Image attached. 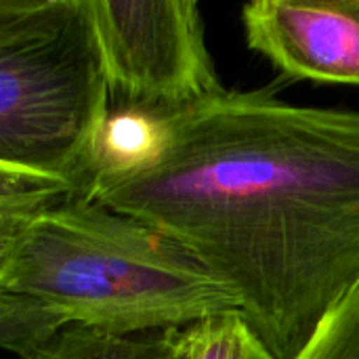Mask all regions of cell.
<instances>
[{
  "label": "cell",
  "instance_id": "1",
  "mask_svg": "<svg viewBox=\"0 0 359 359\" xmlns=\"http://www.w3.org/2000/svg\"><path fill=\"white\" fill-rule=\"evenodd\" d=\"M187 248L278 359L359 284V111L221 90L86 194Z\"/></svg>",
  "mask_w": 359,
  "mask_h": 359
},
{
  "label": "cell",
  "instance_id": "2",
  "mask_svg": "<svg viewBox=\"0 0 359 359\" xmlns=\"http://www.w3.org/2000/svg\"><path fill=\"white\" fill-rule=\"evenodd\" d=\"M2 294L109 334L187 328L238 309L187 248L88 196L32 212Z\"/></svg>",
  "mask_w": 359,
  "mask_h": 359
},
{
  "label": "cell",
  "instance_id": "3",
  "mask_svg": "<svg viewBox=\"0 0 359 359\" xmlns=\"http://www.w3.org/2000/svg\"><path fill=\"white\" fill-rule=\"evenodd\" d=\"M109 114L84 0L0 44V166L72 181L86 196Z\"/></svg>",
  "mask_w": 359,
  "mask_h": 359
},
{
  "label": "cell",
  "instance_id": "4",
  "mask_svg": "<svg viewBox=\"0 0 359 359\" xmlns=\"http://www.w3.org/2000/svg\"><path fill=\"white\" fill-rule=\"evenodd\" d=\"M109 111L160 120L223 90L194 0H84Z\"/></svg>",
  "mask_w": 359,
  "mask_h": 359
},
{
  "label": "cell",
  "instance_id": "5",
  "mask_svg": "<svg viewBox=\"0 0 359 359\" xmlns=\"http://www.w3.org/2000/svg\"><path fill=\"white\" fill-rule=\"evenodd\" d=\"M242 25L282 76L359 86V0H252Z\"/></svg>",
  "mask_w": 359,
  "mask_h": 359
},
{
  "label": "cell",
  "instance_id": "6",
  "mask_svg": "<svg viewBox=\"0 0 359 359\" xmlns=\"http://www.w3.org/2000/svg\"><path fill=\"white\" fill-rule=\"evenodd\" d=\"M19 359H187L181 328L109 334L65 324Z\"/></svg>",
  "mask_w": 359,
  "mask_h": 359
},
{
  "label": "cell",
  "instance_id": "7",
  "mask_svg": "<svg viewBox=\"0 0 359 359\" xmlns=\"http://www.w3.org/2000/svg\"><path fill=\"white\" fill-rule=\"evenodd\" d=\"M187 359H278L238 309L181 328Z\"/></svg>",
  "mask_w": 359,
  "mask_h": 359
},
{
  "label": "cell",
  "instance_id": "8",
  "mask_svg": "<svg viewBox=\"0 0 359 359\" xmlns=\"http://www.w3.org/2000/svg\"><path fill=\"white\" fill-rule=\"evenodd\" d=\"M292 359H359V284L324 316Z\"/></svg>",
  "mask_w": 359,
  "mask_h": 359
},
{
  "label": "cell",
  "instance_id": "9",
  "mask_svg": "<svg viewBox=\"0 0 359 359\" xmlns=\"http://www.w3.org/2000/svg\"><path fill=\"white\" fill-rule=\"evenodd\" d=\"M61 326L65 320L55 311L21 297L0 294V349L21 355Z\"/></svg>",
  "mask_w": 359,
  "mask_h": 359
},
{
  "label": "cell",
  "instance_id": "10",
  "mask_svg": "<svg viewBox=\"0 0 359 359\" xmlns=\"http://www.w3.org/2000/svg\"><path fill=\"white\" fill-rule=\"evenodd\" d=\"M72 196H84L72 181L0 166V206L4 208L38 210Z\"/></svg>",
  "mask_w": 359,
  "mask_h": 359
},
{
  "label": "cell",
  "instance_id": "11",
  "mask_svg": "<svg viewBox=\"0 0 359 359\" xmlns=\"http://www.w3.org/2000/svg\"><path fill=\"white\" fill-rule=\"evenodd\" d=\"M69 0H0V44L55 21Z\"/></svg>",
  "mask_w": 359,
  "mask_h": 359
},
{
  "label": "cell",
  "instance_id": "12",
  "mask_svg": "<svg viewBox=\"0 0 359 359\" xmlns=\"http://www.w3.org/2000/svg\"><path fill=\"white\" fill-rule=\"evenodd\" d=\"M32 212H36V210H8V212L0 215V294H2V284L8 276L19 240L23 236V229H25Z\"/></svg>",
  "mask_w": 359,
  "mask_h": 359
},
{
  "label": "cell",
  "instance_id": "13",
  "mask_svg": "<svg viewBox=\"0 0 359 359\" xmlns=\"http://www.w3.org/2000/svg\"><path fill=\"white\" fill-rule=\"evenodd\" d=\"M8 210H21V208H4V206H0V215L2 212H8Z\"/></svg>",
  "mask_w": 359,
  "mask_h": 359
}]
</instances>
